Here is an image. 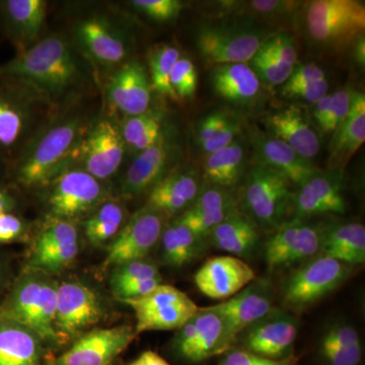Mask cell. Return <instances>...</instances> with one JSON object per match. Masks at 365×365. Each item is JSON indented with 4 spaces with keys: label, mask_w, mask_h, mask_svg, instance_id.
Here are the masks:
<instances>
[{
    "label": "cell",
    "mask_w": 365,
    "mask_h": 365,
    "mask_svg": "<svg viewBox=\"0 0 365 365\" xmlns=\"http://www.w3.org/2000/svg\"><path fill=\"white\" fill-rule=\"evenodd\" d=\"M78 122L71 121L48 131L34 150L14 160V180L23 186L36 187L56 179L78 139Z\"/></svg>",
    "instance_id": "obj_5"
},
{
    "label": "cell",
    "mask_w": 365,
    "mask_h": 365,
    "mask_svg": "<svg viewBox=\"0 0 365 365\" xmlns=\"http://www.w3.org/2000/svg\"><path fill=\"white\" fill-rule=\"evenodd\" d=\"M228 120L230 117L223 112H213L204 118L198 127V140L200 145L202 146L210 141L222 130Z\"/></svg>",
    "instance_id": "obj_51"
},
{
    "label": "cell",
    "mask_w": 365,
    "mask_h": 365,
    "mask_svg": "<svg viewBox=\"0 0 365 365\" xmlns=\"http://www.w3.org/2000/svg\"><path fill=\"white\" fill-rule=\"evenodd\" d=\"M160 241L163 261L175 268L193 261L200 252L202 242L178 220L163 230Z\"/></svg>",
    "instance_id": "obj_37"
},
{
    "label": "cell",
    "mask_w": 365,
    "mask_h": 365,
    "mask_svg": "<svg viewBox=\"0 0 365 365\" xmlns=\"http://www.w3.org/2000/svg\"><path fill=\"white\" fill-rule=\"evenodd\" d=\"M292 200L287 177L261 163L255 165L244 189L245 206L255 223L277 230L282 225Z\"/></svg>",
    "instance_id": "obj_9"
},
{
    "label": "cell",
    "mask_w": 365,
    "mask_h": 365,
    "mask_svg": "<svg viewBox=\"0 0 365 365\" xmlns=\"http://www.w3.org/2000/svg\"><path fill=\"white\" fill-rule=\"evenodd\" d=\"M353 47V57L359 66L364 67L365 64V38L364 35L360 36L359 39L355 41Z\"/></svg>",
    "instance_id": "obj_57"
},
{
    "label": "cell",
    "mask_w": 365,
    "mask_h": 365,
    "mask_svg": "<svg viewBox=\"0 0 365 365\" xmlns=\"http://www.w3.org/2000/svg\"><path fill=\"white\" fill-rule=\"evenodd\" d=\"M170 86L178 98L193 97L198 85V74L193 62L188 58H180L173 69Z\"/></svg>",
    "instance_id": "obj_43"
},
{
    "label": "cell",
    "mask_w": 365,
    "mask_h": 365,
    "mask_svg": "<svg viewBox=\"0 0 365 365\" xmlns=\"http://www.w3.org/2000/svg\"><path fill=\"white\" fill-rule=\"evenodd\" d=\"M331 98H332V93H328L325 98H322L319 103H317L316 108H314V121L317 122L319 128L325 121L327 113H328L329 106H330Z\"/></svg>",
    "instance_id": "obj_56"
},
{
    "label": "cell",
    "mask_w": 365,
    "mask_h": 365,
    "mask_svg": "<svg viewBox=\"0 0 365 365\" xmlns=\"http://www.w3.org/2000/svg\"><path fill=\"white\" fill-rule=\"evenodd\" d=\"M235 209L227 192L213 186L200 191L196 200L178 220L202 241Z\"/></svg>",
    "instance_id": "obj_25"
},
{
    "label": "cell",
    "mask_w": 365,
    "mask_h": 365,
    "mask_svg": "<svg viewBox=\"0 0 365 365\" xmlns=\"http://www.w3.org/2000/svg\"><path fill=\"white\" fill-rule=\"evenodd\" d=\"M78 252V232L73 223L54 218L34 242L29 269L48 274L60 272L76 260Z\"/></svg>",
    "instance_id": "obj_15"
},
{
    "label": "cell",
    "mask_w": 365,
    "mask_h": 365,
    "mask_svg": "<svg viewBox=\"0 0 365 365\" xmlns=\"http://www.w3.org/2000/svg\"><path fill=\"white\" fill-rule=\"evenodd\" d=\"M263 47L283 64L294 67L297 60V50L292 36L287 33L277 34L273 37L268 38Z\"/></svg>",
    "instance_id": "obj_47"
},
{
    "label": "cell",
    "mask_w": 365,
    "mask_h": 365,
    "mask_svg": "<svg viewBox=\"0 0 365 365\" xmlns=\"http://www.w3.org/2000/svg\"><path fill=\"white\" fill-rule=\"evenodd\" d=\"M250 61H251L250 66L256 73L260 83L263 81L265 85L270 86L284 85L294 68L283 64L279 60L275 58L263 47V45Z\"/></svg>",
    "instance_id": "obj_42"
},
{
    "label": "cell",
    "mask_w": 365,
    "mask_h": 365,
    "mask_svg": "<svg viewBox=\"0 0 365 365\" xmlns=\"http://www.w3.org/2000/svg\"><path fill=\"white\" fill-rule=\"evenodd\" d=\"M162 215L150 207L138 211L113 240L103 267L113 269L128 262L145 259L162 237Z\"/></svg>",
    "instance_id": "obj_13"
},
{
    "label": "cell",
    "mask_w": 365,
    "mask_h": 365,
    "mask_svg": "<svg viewBox=\"0 0 365 365\" xmlns=\"http://www.w3.org/2000/svg\"><path fill=\"white\" fill-rule=\"evenodd\" d=\"M324 230L300 220L281 225L265 247V259L271 270L302 264L321 254Z\"/></svg>",
    "instance_id": "obj_14"
},
{
    "label": "cell",
    "mask_w": 365,
    "mask_h": 365,
    "mask_svg": "<svg viewBox=\"0 0 365 365\" xmlns=\"http://www.w3.org/2000/svg\"><path fill=\"white\" fill-rule=\"evenodd\" d=\"M7 283V272L6 265L0 261V297L4 294Z\"/></svg>",
    "instance_id": "obj_58"
},
{
    "label": "cell",
    "mask_w": 365,
    "mask_h": 365,
    "mask_svg": "<svg viewBox=\"0 0 365 365\" xmlns=\"http://www.w3.org/2000/svg\"><path fill=\"white\" fill-rule=\"evenodd\" d=\"M0 78L23 86H35L50 93H59L79 78L78 60L66 41L49 37L0 64Z\"/></svg>",
    "instance_id": "obj_1"
},
{
    "label": "cell",
    "mask_w": 365,
    "mask_h": 365,
    "mask_svg": "<svg viewBox=\"0 0 365 365\" xmlns=\"http://www.w3.org/2000/svg\"><path fill=\"white\" fill-rule=\"evenodd\" d=\"M292 357L285 359H271L241 348H232L223 354L220 365H297Z\"/></svg>",
    "instance_id": "obj_46"
},
{
    "label": "cell",
    "mask_w": 365,
    "mask_h": 365,
    "mask_svg": "<svg viewBox=\"0 0 365 365\" xmlns=\"http://www.w3.org/2000/svg\"><path fill=\"white\" fill-rule=\"evenodd\" d=\"M4 163V162H2V160H0V163Z\"/></svg>",
    "instance_id": "obj_60"
},
{
    "label": "cell",
    "mask_w": 365,
    "mask_h": 365,
    "mask_svg": "<svg viewBox=\"0 0 365 365\" xmlns=\"http://www.w3.org/2000/svg\"><path fill=\"white\" fill-rule=\"evenodd\" d=\"M120 302L133 309L137 335L150 331L178 330L199 311L185 292L163 283L148 294Z\"/></svg>",
    "instance_id": "obj_7"
},
{
    "label": "cell",
    "mask_w": 365,
    "mask_h": 365,
    "mask_svg": "<svg viewBox=\"0 0 365 365\" xmlns=\"http://www.w3.org/2000/svg\"><path fill=\"white\" fill-rule=\"evenodd\" d=\"M323 79H326V76L321 67L314 63L302 64V66L294 68L289 78L283 85L281 93L283 95V93L299 88V86L318 83Z\"/></svg>",
    "instance_id": "obj_48"
},
{
    "label": "cell",
    "mask_w": 365,
    "mask_h": 365,
    "mask_svg": "<svg viewBox=\"0 0 365 365\" xmlns=\"http://www.w3.org/2000/svg\"><path fill=\"white\" fill-rule=\"evenodd\" d=\"M26 235V225L14 212L0 215V245L20 242Z\"/></svg>",
    "instance_id": "obj_49"
},
{
    "label": "cell",
    "mask_w": 365,
    "mask_h": 365,
    "mask_svg": "<svg viewBox=\"0 0 365 365\" xmlns=\"http://www.w3.org/2000/svg\"><path fill=\"white\" fill-rule=\"evenodd\" d=\"M365 141V96L352 91L349 112L334 131L329 148V167L332 170L346 167Z\"/></svg>",
    "instance_id": "obj_23"
},
{
    "label": "cell",
    "mask_w": 365,
    "mask_h": 365,
    "mask_svg": "<svg viewBox=\"0 0 365 365\" xmlns=\"http://www.w3.org/2000/svg\"><path fill=\"white\" fill-rule=\"evenodd\" d=\"M56 302L57 283L42 272L29 269L0 302V317L26 327L43 344L58 347Z\"/></svg>",
    "instance_id": "obj_2"
},
{
    "label": "cell",
    "mask_w": 365,
    "mask_h": 365,
    "mask_svg": "<svg viewBox=\"0 0 365 365\" xmlns=\"http://www.w3.org/2000/svg\"><path fill=\"white\" fill-rule=\"evenodd\" d=\"M294 202L297 217L324 213H344L346 203L337 175L317 170L306 182L299 185ZM297 218V220H299Z\"/></svg>",
    "instance_id": "obj_22"
},
{
    "label": "cell",
    "mask_w": 365,
    "mask_h": 365,
    "mask_svg": "<svg viewBox=\"0 0 365 365\" xmlns=\"http://www.w3.org/2000/svg\"><path fill=\"white\" fill-rule=\"evenodd\" d=\"M55 180L48 202L57 220L71 222L85 215L97 205L103 195L100 181L86 170H68Z\"/></svg>",
    "instance_id": "obj_17"
},
{
    "label": "cell",
    "mask_w": 365,
    "mask_h": 365,
    "mask_svg": "<svg viewBox=\"0 0 365 365\" xmlns=\"http://www.w3.org/2000/svg\"><path fill=\"white\" fill-rule=\"evenodd\" d=\"M268 38L254 26L220 24L204 26L197 37V47L206 62L213 66L246 63Z\"/></svg>",
    "instance_id": "obj_10"
},
{
    "label": "cell",
    "mask_w": 365,
    "mask_h": 365,
    "mask_svg": "<svg viewBox=\"0 0 365 365\" xmlns=\"http://www.w3.org/2000/svg\"><path fill=\"white\" fill-rule=\"evenodd\" d=\"M131 4L148 18L157 21H168L177 18L182 9V4L179 0H134Z\"/></svg>",
    "instance_id": "obj_45"
},
{
    "label": "cell",
    "mask_w": 365,
    "mask_h": 365,
    "mask_svg": "<svg viewBox=\"0 0 365 365\" xmlns=\"http://www.w3.org/2000/svg\"><path fill=\"white\" fill-rule=\"evenodd\" d=\"M256 279V274L241 258L216 256L208 259L194 275L199 292L211 299L227 300Z\"/></svg>",
    "instance_id": "obj_18"
},
{
    "label": "cell",
    "mask_w": 365,
    "mask_h": 365,
    "mask_svg": "<svg viewBox=\"0 0 365 365\" xmlns=\"http://www.w3.org/2000/svg\"><path fill=\"white\" fill-rule=\"evenodd\" d=\"M44 348L26 327L0 317V365H43Z\"/></svg>",
    "instance_id": "obj_27"
},
{
    "label": "cell",
    "mask_w": 365,
    "mask_h": 365,
    "mask_svg": "<svg viewBox=\"0 0 365 365\" xmlns=\"http://www.w3.org/2000/svg\"><path fill=\"white\" fill-rule=\"evenodd\" d=\"M169 158V148L163 138L148 150L141 151L125 175L121 193L133 198L146 190L153 189L163 179Z\"/></svg>",
    "instance_id": "obj_28"
},
{
    "label": "cell",
    "mask_w": 365,
    "mask_h": 365,
    "mask_svg": "<svg viewBox=\"0 0 365 365\" xmlns=\"http://www.w3.org/2000/svg\"><path fill=\"white\" fill-rule=\"evenodd\" d=\"M351 93L352 91L347 88H343L332 93L325 121L319 128L324 134H333L334 131L344 121L351 104Z\"/></svg>",
    "instance_id": "obj_44"
},
{
    "label": "cell",
    "mask_w": 365,
    "mask_h": 365,
    "mask_svg": "<svg viewBox=\"0 0 365 365\" xmlns=\"http://www.w3.org/2000/svg\"><path fill=\"white\" fill-rule=\"evenodd\" d=\"M153 278H162L157 264L146 258L140 259L113 268L110 284L114 294L118 289L126 285Z\"/></svg>",
    "instance_id": "obj_41"
},
{
    "label": "cell",
    "mask_w": 365,
    "mask_h": 365,
    "mask_svg": "<svg viewBox=\"0 0 365 365\" xmlns=\"http://www.w3.org/2000/svg\"><path fill=\"white\" fill-rule=\"evenodd\" d=\"M129 365H170L165 359H163L157 352L144 351Z\"/></svg>",
    "instance_id": "obj_55"
},
{
    "label": "cell",
    "mask_w": 365,
    "mask_h": 365,
    "mask_svg": "<svg viewBox=\"0 0 365 365\" xmlns=\"http://www.w3.org/2000/svg\"><path fill=\"white\" fill-rule=\"evenodd\" d=\"M319 353L327 365H359L364 347L356 328L347 322H336L319 340Z\"/></svg>",
    "instance_id": "obj_31"
},
{
    "label": "cell",
    "mask_w": 365,
    "mask_h": 365,
    "mask_svg": "<svg viewBox=\"0 0 365 365\" xmlns=\"http://www.w3.org/2000/svg\"><path fill=\"white\" fill-rule=\"evenodd\" d=\"M328 81L323 79V81H318V83L299 86V88L283 93V96L290 98H299V100H304L306 102L311 103V104L316 105L322 98L328 95Z\"/></svg>",
    "instance_id": "obj_52"
},
{
    "label": "cell",
    "mask_w": 365,
    "mask_h": 365,
    "mask_svg": "<svg viewBox=\"0 0 365 365\" xmlns=\"http://www.w3.org/2000/svg\"><path fill=\"white\" fill-rule=\"evenodd\" d=\"M309 37L331 49L343 50L364 35L365 6L355 0H317L307 9Z\"/></svg>",
    "instance_id": "obj_4"
},
{
    "label": "cell",
    "mask_w": 365,
    "mask_h": 365,
    "mask_svg": "<svg viewBox=\"0 0 365 365\" xmlns=\"http://www.w3.org/2000/svg\"><path fill=\"white\" fill-rule=\"evenodd\" d=\"M244 163V148L237 139L227 148L207 155L203 165L204 176L213 186L230 188L239 182Z\"/></svg>",
    "instance_id": "obj_36"
},
{
    "label": "cell",
    "mask_w": 365,
    "mask_h": 365,
    "mask_svg": "<svg viewBox=\"0 0 365 365\" xmlns=\"http://www.w3.org/2000/svg\"><path fill=\"white\" fill-rule=\"evenodd\" d=\"M46 7L43 0H6L0 2L1 21L14 40H31L44 25Z\"/></svg>",
    "instance_id": "obj_34"
},
{
    "label": "cell",
    "mask_w": 365,
    "mask_h": 365,
    "mask_svg": "<svg viewBox=\"0 0 365 365\" xmlns=\"http://www.w3.org/2000/svg\"><path fill=\"white\" fill-rule=\"evenodd\" d=\"M78 35L81 44L91 56L102 63H118L126 56V46L123 41L100 19L81 21Z\"/></svg>",
    "instance_id": "obj_35"
},
{
    "label": "cell",
    "mask_w": 365,
    "mask_h": 365,
    "mask_svg": "<svg viewBox=\"0 0 365 365\" xmlns=\"http://www.w3.org/2000/svg\"><path fill=\"white\" fill-rule=\"evenodd\" d=\"M124 216L119 204L108 202L101 206L83 225L86 239L93 246H104L121 230Z\"/></svg>",
    "instance_id": "obj_38"
},
{
    "label": "cell",
    "mask_w": 365,
    "mask_h": 365,
    "mask_svg": "<svg viewBox=\"0 0 365 365\" xmlns=\"http://www.w3.org/2000/svg\"><path fill=\"white\" fill-rule=\"evenodd\" d=\"M120 131L124 143L136 150H148L163 138L160 118L148 112L129 116Z\"/></svg>",
    "instance_id": "obj_39"
},
{
    "label": "cell",
    "mask_w": 365,
    "mask_h": 365,
    "mask_svg": "<svg viewBox=\"0 0 365 365\" xmlns=\"http://www.w3.org/2000/svg\"><path fill=\"white\" fill-rule=\"evenodd\" d=\"M212 307L225 322L235 344L245 330L275 309L272 285L265 279H255L239 294Z\"/></svg>",
    "instance_id": "obj_16"
},
{
    "label": "cell",
    "mask_w": 365,
    "mask_h": 365,
    "mask_svg": "<svg viewBox=\"0 0 365 365\" xmlns=\"http://www.w3.org/2000/svg\"><path fill=\"white\" fill-rule=\"evenodd\" d=\"M225 322L212 307H199L193 318L178 329L170 349L180 361L198 364L234 348Z\"/></svg>",
    "instance_id": "obj_6"
},
{
    "label": "cell",
    "mask_w": 365,
    "mask_h": 365,
    "mask_svg": "<svg viewBox=\"0 0 365 365\" xmlns=\"http://www.w3.org/2000/svg\"><path fill=\"white\" fill-rule=\"evenodd\" d=\"M23 88L9 79L0 78V160L14 162L29 123Z\"/></svg>",
    "instance_id": "obj_20"
},
{
    "label": "cell",
    "mask_w": 365,
    "mask_h": 365,
    "mask_svg": "<svg viewBox=\"0 0 365 365\" xmlns=\"http://www.w3.org/2000/svg\"><path fill=\"white\" fill-rule=\"evenodd\" d=\"M241 122L239 119L230 118L222 130L218 132L210 141L201 146L204 153H207L208 155L230 145L234 141L237 140V135H239L240 130H241Z\"/></svg>",
    "instance_id": "obj_50"
},
{
    "label": "cell",
    "mask_w": 365,
    "mask_h": 365,
    "mask_svg": "<svg viewBox=\"0 0 365 365\" xmlns=\"http://www.w3.org/2000/svg\"><path fill=\"white\" fill-rule=\"evenodd\" d=\"M18 201L14 194L6 187L0 186V215L14 212Z\"/></svg>",
    "instance_id": "obj_54"
},
{
    "label": "cell",
    "mask_w": 365,
    "mask_h": 365,
    "mask_svg": "<svg viewBox=\"0 0 365 365\" xmlns=\"http://www.w3.org/2000/svg\"><path fill=\"white\" fill-rule=\"evenodd\" d=\"M208 237L216 248L237 258L251 257L260 242L256 223L237 209L213 228Z\"/></svg>",
    "instance_id": "obj_30"
},
{
    "label": "cell",
    "mask_w": 365,
    "mask_h": 365,
    "mask_svg": "<svg viewBox=\"0 0 365 365\" xmlns=\"http://www.w3.org/2000/svg\"><path fill=\"white\" fill-rule=\"evenodd\" d=\"M299 2L295 1H266V0H257L249 2L252 11L263 16H281L294 11Z\"/></svg>",
    "instance_id": "obj_53"
},
{
    "label": "cell",
    "mask_w": 365,
    "mask_h": 365,
    "mask_svg": "<svg viewBox=\"0 0 365 365\" xmlns=\"http://www.w3.org/2000/svg\"><path fill=\"white\" fill-rule=\"evenodd\" d=\"M1 13H0V26H1Z\"/></svg>",
    "instance_id": "obj_59"
},
{
    "label": "cell",
    "mask_w": 365,
    "mask_h": 365,
    "mask_svg": "<svg viewBox=\"0 0 365 365\" xmlns=\"http://www.w3.org/2000/svg\"><path fill=\"white\" fill-rule=\"evenodd\" d=\"M216 95L228 102L248 104L260 91L261 83L247 63L216 66L211 73Z\"/></svg>",
    "instance_id": "obj_32"
},
{
    "label": "cell",
    "mask_w": 365,
    "mask_h": 365,
    "mask_svg": "<svg viewBox=\"0 0 365 365\" xmlns=\"http://www.w3.org/2000/svg\"><path fill=\"white\" fill-rule=\"evenodd\" d=\"M124 145L121 131L116 125L109 120L98 122L83 143L86 172L98 181L109 179L121 165Z\"/></svg>",
    "instance_id": "obj_19"
},
{
    "label": "cell",
    "mask_w": 365,
    "mask_h": 365,
    "mask_svg": "<svg viewBox=\"0 0 365 365\" xmlns=\"http://www.w3.org/2000/svg\"><path fill=\"white\" fill-rule=\"evenodd\" d=\"M299 331V319L294 314L275 307L267 316L245 330L235 344L241 341V349L266 359H289Z\"/></svg>",
    "instance_id": "obj_12"
},
{
    "label": "cell",
    "mask_w": 365,
    "mask_h": 365,
    "mask_svg": "<svg viewBox=\"0 0 365 365\" xmlns=\"http://www.w3.org/2000/svg\"><path fill=\"white\" fill-rule=\"evenodd\" d=\"M136 336L135 330L127 325L88 331L72 341L49 365H111Z\"/></svg>",
    "instance_id": "obj_11"
},
{
    "label": "cell",
    "mask_w": 365,
    "mask_h": 365,
    "mask_svg": "<svg viewBox=\"0 0 365 365\" xmlns=\"http://www.w3.org/2000/svg\"><path fill=\"white\" fill-rule=\"evenodd\" d=\"M151 85L145 69L138 62L124 64L112 76L108 88L110 102L119 111L136 116L148 112L151 101Z\"/></svg>",
    "instance_id": "obj_21"
},
{
    "label": "cell",
    "mask_w": 365,
    "mask_h": 365,
    "mask_svg": "<svg viewBox=\"0 0 365 365\" xmlns=\"http://www.w3.org/2000/svg\"><path fill=\"white\" fill-rule=\"evenodd\" d=\"M199 193L200 184L193 173L170 175L151 189L148 207L162 215H176L191 206Z\"/></svg>",
    "instance_id": "obj_29"
},
{
    "label": "cell",
    "mask_w": 365,
    "mask_h": 365,
    "mask_svg": "<svg viewBox=\"0 0 365 365\" xmlns=\"http://www.w3.org/2000/svg\"><path fill=\"white\" fill-rule=\"evenodd\" d=\"M105 304L93 288L78 281L57 283L55 331L59 346L68 344L104 318Z\"/></svg>",
    "instance_id": "obj_8"
},
{
    "label": "cell",
    "mask_w": 365,
    "mask_h": 365,
    "mask_svg": "<svg viewBox=\"0 0 365 365\" xmlns=\"http://www.w3.org/2000/svg\"><path fill=\"white\" fill-rule=\"evenodd\" d=\"M266 125L271 136L280 139L307 160L319 153V138L302 110L289 107L270 115Z\"/></svg>",
    "instance_id": "obj_24"
},
{
    "label": "cell",
    "mask_w": 365,
    "mask_h": 365,
    "mask_svg": "<svg viewBox=\"0 0 365 365\" xmlns=\"http://www.w3.org/2000/svg\"><path fill=\"white\" fill-rule=\"evenodd\" d=\"M351 271V266L319 254L304 262L285 278L283 302L292 311H304L339 288Z\"/></svg>",
    "instance_id": "obj_3"
},
{
    "label": "cell",
    "mask_w": 365,
    "mask_h": 365,
    "mask_svg": "<svg viewBox=\"0 0 365 365\" xmlns=\"http://www.w3.org/2000/svg\"><path fill=\"white\" fill-rule=\"evenodd\" d=\"M254 144L259 163L280 173L299 186L318 170L309 160L275 137L259 135L254 139Z\"/></svg>",
    "instance_id": "obj_26"
},
{
    "label": "cell",
    "mask_w": 365,
    "mask_h": 365,
    "mask_svg": "<svg viewBox=\"0 0 365 365\" xmlns=\"http://www.w3.org/2000/svg\"><path fill=\"white\" fill-rule=\"evenodd\" d=\"M321 254L346 265H359L365 261V227L349 222L324 230Z\"/></svg>",
    "instance_id": "obj_33"
},
{
    "label": "cell",
    "mask_w": 365,
    "mask_h": 365,
    "mask_svg": "<svg viewBox=\"0 0 365 365\" xmlns=\"http://www.w3.org/2000/svg\"><path fill=\"white\" fill-rule=\"evenodd\" d=\"M180 57V51L174 46L163 45L150 54V85L153 90L172 98H178L170 86V79L174 66Z\"/></svg>",
    "instance_id": "obj_40"
}]
</instances>
